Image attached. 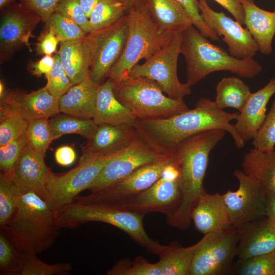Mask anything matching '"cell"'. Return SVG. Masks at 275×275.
Here are the masks:
<instances>
[{
    "label": "cell",
    "mask_w": 275,
    "mask_h": 275,
    "mask_svg": "<svg viewBox=\"0 0 275 275\" xmlns=\"http://www.w3.org/2000/svg\"><path fill=\"white\" fill-rule=\"evenodd\" d=\"M26 132L7 144L0 146L1 172L12 173L24 148L28 145Z\"/></svg>",
    "instance_id": "43"
},
{
    "label": "cell",
    "mask_w": 275,
    "mask_h": 275,
    "mask_svg": "<svg viewBox=\"0 0 275 275\" xmlns=\"http://www.w3.org/2000/svg\"><path fill=\"white\" fill-rule=\"evenodd\" d=\"M55 213L32 190L22 191L15 213L2 229L23 253L40 254L49 249L59 235Z\"/></svg>",
    "instance_id": "3"
},
{
    "label": "cell",
    "mask_w": 275,
    "mask_h": 275,
    "mask_svg": "<svg viewBox=\"0 0 275 275\" xmlns=\"http://www.w3.org/2000/svg\"><path fill=\"white\" fill-rule=\"evenodd\" d=\"M17 0H0V9L1 10L8 6L14 3Z\"/></svg>",
    "instance_id": "55"
},
{
    "label": "cell",
    "mask_w": 275,
    "mask_h": 275,
    "mask_svg": "<svg viewBox=\"0 0 275 275\" xmlns=\"http://www.w3.org/2000/svg\"><path fill=\"white\" fill-rule=\"evenodd\" d=\"M54 12L73 20L86 34L91 33L89 19L81 7L79 0H61Z\"/></svg>",
    "instance_id": "45"
},
{
    "label": "cell",
    "mask_w": 275,
    "mask_h": 275,
    "mask_svg": "<svg viewBox=\"0 0 275 275\" xmlns=\"http://www.w3.org/2000/svg\"><path fill=\"white\" fill-rule=\"evenodd\" d=\"M207 38L193 25L182 32L181 53L186 62V82L190 86L214 72L229 71L248 78L261 72L262 66L254 58L238 59Z\"/></svg>",
    "instance_id": "4"
},
{
    "label": "cell",
    "mask_w": 275,
    "mask_h": 275,
    "mask_svg": "<svg viewBox=\"0 0 275 275\" xmlns=\"http://www.w3.org/2000/svg\"><path fill=\"white\" fill-rule=\"evenodd\" d=\"M22 193V189L15 180L13 173L1 172V229L7 224L15 213Z\"/></svg>",
    "instance_id": "34"
},
{
    "label": "cell",
    "mask_w": 275,
    "mask_h": 275,
    "mask_svg": "<svg viewBox=\"0 0 275 275\" xmlns=\"http://www.w3.org/2000/svg\"><path fill=\"white\" fill-rule=\"evenodd\" d=\"M54 57V63L46 77L45 87L51 95L60 99L73 85L63 67L58 53L57 52Z\"/></svg>",
    "instance_id": "44"
},
{
    "label": "cell",
    "mask_w": 275,
    "mask_h": 275,
    "mask_svg": "<svg viewBox=\"0 0 275 275\" xmlns=\"http://www.w3.org/2000/svg\"><path fill=\"white\" fill-rule=\"evenodd\" d=\"M97 125H135L136 119L116 97L109 79L99 85L92 119Z\"/></svg>",
    "instance_id": "24"
},
{
    "label": "cell",
    "mask_w": 275,
    "mask_h": 275,
    "mask_svg": "<svg viewBox=\"0 0 275 275\" xmlns=\"http://www.w3.org/2000/svg\"><path fill=\"white\" fill-rule=\"evenodd\" d=\"M244 14V25L256 42L259 51L265 55L272 51L275 35V11L269 12L248 0H241Z\"/></svg>",
    "instance_id": "25"
},
{
    "label": "cell",
    "mask_w": 275,
    "mask_h": 275,
    "mask_svg": "<svg viewBox=\"0 0 275 275\" xmlns=\"http://www.w3.org/2000/svg\"><path fill=\"white\" fill-rule=\"evenodd\" d=\"M54 57L51 55L43 56L37 62L30 61L28 63V68L31 73L34 76L40 77L44 75L45 78L50 72L54 63Z\"/></svg>",
    "instance_id": "49"
},
{
    "label": "cell",
    "mask_w": 275,
    "mask_h": 275,
    "mask_svg": "<svg viewBox=\"0 0 275 275\" xmlns=\"http://www.w3.org/2000/svg\"><path fill=\"white\" fill-rule=\"evenodd\" d=\"M142 4L164 33H180L193 25L185 10L176 0H142Z\"/></svg>",
    "instance_id": "23"
},
{
    "label": "cell",
    "mask_w": 275,
    "mask_h": 275,
    "mask_svg": "<svg viewBox=\"0 0 275 275\" xmlns=\"http://www.w3.org/2000/svg\"><path fill=\"white\" fill-rule=\"evenodd\" d=\"M33 253H24L21 275H66L72 270L69 263H46Z\"/></svg>",
    "instance_id": "40"
},
{
    "label": "cell",
    "mask_w": 275,
    "mask_h": 275,
    "mask_svg": "<svg viewBox=\"0 0 275 275\" xmlns=\"http://www.w3.org/2000/svg\"><path fill=\"white\" fill-rule=\"evenodd\" d=\"M26 132L28 147L36 153L45 157L46 151L53 141L50 122L46 118L29 121Z\"/></svg>",
    "instance_id": "38"
},
{
    "label": "cell",
    "mask_w": 275,
    "mask_h": 275,
    "mask_svg": "<svg viewBox=\"0 0 275 275\" xmlns=\"http://www.w3.org/2000/svg\"><path fill=\"white\" fill-rule=\"evenodd\" d=\"M136 131V124L98 125L95 134L83 148L79 160L115 155L130 143Z\"/></svg>",
    "instance_id": "18"
},
{
    "label": "cell",
    "mask_w": 275,
    "mask_h": 275,
    "mask_svg": "<svg viewBox=\"0 0 275 275\" xmlns=\"http://www.w3.org/2000/svg\"><path fill=\"white\" fill-rule=\"evenodd\" d=\"M107 275H162L159 262H149L142 256L132 261L123 258L118 261L106 272Z\"/></svg>",
    "instance_id": "37"
},
{
    "label": "cell",
    "mask_w": 275,
    "mask_h": 275,
    "mask_svg": "<svg viewBox=\"0 0 275 275\" xmlns=\"http://www.w3.org/2000/svg\"><path fill=\"white\" fill-rule=\"evenodd\" d=\"M232 269L240 275H275V252L238 260Z\"/></svg>",
    "instance_id": "39"
},
{
    "label": "cell",
    "mask_w": 275,
    "mask_h": 275,
    "mask_svg": "<svg viewBox=\"0 0 275 275\" xmlns=\"http://www.w3.org/2000/svg\"><path fill=\"white\" fill-rule=\"evenodd\" d=\"M111 156L79 160L75 168L66 173H52L46 185L49 208L56 212L74 202L80 193L89 188Z\"/></svg>",
    "instance_id": "13"
},
{
    "label": "cell",
    "mask_w": 275,
    "mask_h": 275,
    "mask_svg": "<svg viewBox=\"0 0 275 275\" xmlns=\"http://www.w3.org/2000/svg\"><path fill=\"white\" fill-rule=\"evenodd\" d=\"M128 8L129 10L141 4L142 0H121Z\"/></svg>",
    "instance_id": "54"
},
{
    "label": "cell",
    "mask_w": 275,
    "mask_h": 275,
    "mask_svg": "<svg viewBox=\"0 0 275 275\" xmlns=\"http://www.w3.org/2000/svg\"><path fill=\"white\" fill-rule=\"evenodd\" d=\"M273 151L275 152V146L274 147Z\"/></svg>",
    "instance_id": "58"
},
{
    "label": "cell",
    "mask_w": 275,
    "mask_h": 275,
    "mask_svg": "<svg viewBox=\"0 0 275 275\" xmlns=\"http://www.w3.org/2000/svg\"><path fill=\"white\" fill-rule=\"evenodd\" d=\"M86 37L79 40L60 42V49L57 52L73 86L81 82L90 73L91 58Z\"/></svg>",
    "instance_id": "27"
},
{
    "label": "cell",
    "mask_w": 275,
    "mask_h": 275,
    "mask_svg": "<svg viewBox=\"0 0 275 275\" xmlns=\"http://www.w3.org/2000/svg\"><path fill=\"white\" fill-rule=\"evenodd\" d=\"M214 1L232 14L235 19L240 24L244 25V14L241 0Z\"/></svg>",
    "instance_id": "50"
},
{
    "label": "cell",
    "mask_w": 275,
    "mask_h": 275,
    "mask_svg": "<svg viewBox=\"0 0 275 275\" xmlns=\"http://www.w3.org/2000/svg\"><path fill=\"white\" fill-rule=\"evenodd\" d=\"M274 11H275V9H274Z\"/></svg>",
    "instance_id": "59"
},
{
    "label": "cell",
    "mask_w": 275,
    "mask_h": 275,
    "mask_svg": "<svg viewBox=\"0 0 275 275\" xmlns=\"http://www.w3.org/2000/svg\"><path fill=\"white\" fill-rule=\"evenodd\" d=\"M114 92L136 120L167 119L189 109L183 100L164 95L159 85L146 77L127 76L114 84Z\"/></svg>",
    "instance_id": "7"
},
{
    "label": "cell",
    "mask_w": 275,
    "mask_h": 275,
    "mask_svg": "<svg viewBox=\"0 0 275 275\" xmlns=\"http://www.w3.org/2000/svg\"><path fill=\"white\" fill-rule=\"evenodd\" d=\"M61 0H17L36 13L46 23Z\"/></svg>",
    "instance_id": "47"
},
{
    "label": "cell",
    "mask_w": 275,
    "mask_h": 275,
    "mask_svg": "<svg viewBox=\"0 0 275 275\" xmlns=\"http://www.w3.org/2000/svg\"><path fill=\"white\" fill-rule=\"evenodd\" d=\"M41 21L34 11L20 3H14L1 10V63L11 60L24 46L32 51L30 39Z\"/></svg>",
    "instance_id": "15"
},
{
    "label": "cell",
    "mask_w": 275,
    "mask_h": 275,
    "mask_svg": "<svg viewBox=\"0 0 275 275\" xmlns=\"http://www.w3.org/2000/svg\"><path fill=\"white\" fill-rule=\"evenodd\" d=\"M185 10L191 19L193 25L204 36L212 40H219L217 35L211 30L203 20L199 8L198 0H176Z\"/></svg>",
    "instance_id": "46"
},
{
    "label": "cell",
    "mask_w": 275,
    "mask_h": 275,
    "mask_svg": "<svg viewBox=\"0 0 275 275\" xmlns=\"http://www.w3.org/2000/svg\"><path fill=\"white\" fill-rule=\"evenodd\" d=\"M60 228L72 229L89 222L111 225L126 233L149 253L156 255L160 243L151 239L143 226L144 215L119 207L74 201L54 212Z\"/></svg>",
    "instance_id": "5"
},
{
    "label": "cell",
    "mask_w": 275,
    "mask_h": 275,
    "mask_svg": "<svg viewBox=\"0 0 275 275\" xmlns=\"http://www.w3.org/2000/svg\"><path fill=\"white\" fill-rule=\"evenodd\" d=\"M191 264L190 275H219L229 272L239 239L237 227L204 235Z\"/></svg>",
    "instance_id": "12"
},
{
    "label": "cell",
    "mask_w": 275,
    "mask_h": 275,
    "mask_svg": "<svg viewBox=\"0 0 275 275\" xmlns=\"http://www.w3.org/2000/svg\"><path fill=\"white\" fill-rule=\"evenodd\" d=\"M242 171L254 177L266 194H275V152L251 149L243 156Z\"/></svg>",
    "instance_id": "29"
},
{
    "label": "cell",
    "mask_w": 275,
    "mask_h": 275,
    "mask_svg": "<svg viewBox=\"0 0 275 275\" xmlns=\"http://www.w3.org/2000/svg\"><path fill=\"white\" fill-rule=\"evenodd\" d=\"M46 24L52 29L60 42L81 39L87 35L73 20L56 12Z\"/></svg>",
    "instance_id": "41"
},
{
    "label": "cell",
    "mask_w": 275,
    "mask_h": 275,
    "mask_svg": "<svg viewBox=\"0 0 275 275\" xmlns=\"http://www.w3.org/2000/svg\"><path fill=\"white\" fill-rule=\"evenodd\" d=\"M128 34L124 51L108 75L114 85L126 77L142 60L149 59L167 44L176 34L162 32L142 3L127 14Z\"/></svg>",
    "instance_id": "6"
},
{
    "label": "cell",
    "mask_w": 275,
    "mask_h": 275,
    "mask_svg": "<svg viewBox=\"0 0 275 275\" xmlns=\"http://www.w3.org/2000/svg\"><path fill=\"white\" fill-rule=\"evenodd\" d=\"M237 227L239 232L236 249L238 260L275 252V225L267 216Z\"/></svg>",
    "instance_id": "19"
},
{
    "label": "cell",
    "mask_w": 275,
    "mask_h": 275,
    "mask_svg": "<svg viewBox=\"0 0 275 275\" xmlns=\"http://www.w3.org/2000/svg\"><path fill=\"white\" fill-rule=\"evenodd\" d=\"M182 33L176 34L172 39L143 64L135 65L127 76L146 77L155 81L169 97L183 100L191 93V86L182 83L177 74V64L181 53Z\"/></svg>",
    "instance_id": "9"
},
{
    "label": "cell",
    "mask_w": 275,
    "mask_h": 275,
    "mask_svg": "<svg viewBox=\"0 0 275 275\" xmlns=\"http://www.w3.org/2000/svg\"><path fill=\"white\" fill-rule=\"evenodd\" d=\"M239 182L235 191L223 194L232 225L238 227L266 216L267 194L258 181L242 171L233 173Z\"/></svg>",
    "instance_id": "16"
},
{
    "label": "cell",
    "mask_w": 275,
    "mask_h": 275,
    "mask_svg": "<svg viewBox=\"0 0 275 275\" xmlns=\"http://www.w3.org/2000/svg\"><path fill=\"white\" fill-rule=\"evenodd\" d=\"M28 125L12 90L7 91L0 103V146L25 133Z\"/></svg>",
    "instance_id": "30"
},
{
    "label": "cell",
    "mask_w": 275,
    "mask_h": 275,
    "mask_svg": "<svg viewBox=\"0 0 275 275\" xmlns=\"http://www.w3.org/2000/svg\"><path fill=\"white\" fill-rule=\"evenodd\" d=\"M275 94V77L258 91L251 93L239 111L234 127L244 141L253 139L266 116V105Z\"/></svg>",
    "instance_id": "20"
},
{
    "label": "cell",
    "mask_w": 275,
    "mask_h": 275,
    "mask_svg": "<svg viewBox=\"0 0 275 275\" xmlns=\"http://www.w3.org/2000/svg\"><path fill=\"white\" fill-rule=\"evenodd\" d=\"M226 131L217 129L200 132L184 139L176 146L174 152L180 170L181 200L177 210L167 217L172 227L182 230L189 228L193 211L205 190L203 181L209 154L224 138Z\"/></svg>",
    "instance_id": "1"
},
{
    "label": "cell",
    "mask_w": 275,
    "mask_h": 275,
    "mask_svg": "<svg viewBox=\"0 0 275 275\" xmlns=\"http://www.w3.org/2000/svg\"><path fill=\"white\" fill-rule=\"evenodd\" d=\"M198 1L203 20L219 37L223 36L222 40L228 46L229 54L240 60L253 58L259 49L248 29L224 12L212 10L206 1Z\"/></svg>",
    "instance_id": "17"
},
{
    "label": "cell",
    "mask_w": 275,
    "mask_h": 275,
    "mask_svg": "<svg viewBox=\"0 0 275 275\" xmlns=\"http://www.w3.org/2000/svg\"><path fill=\"white\" fill-rule=\"evenodd\" d=\"M7 91L5 88L4 84L2 80L0 81V99H2L4 97Z\"/></svg>",
    "instance_id": "56"
},
{
    "label": "cell",
    "mask_w": 275,
    "mask_h": 275,
    "mask_svg": "<svg viewBox=\"0 0 275 275\" xmlns=\"http://www.w3.org/2000/svg\"><path fill=\"white\" fill-rule=\"evenodd\" d=\"M249 1L251 2H253L254 3V0H248Z\"/></svg>",
    "instance_id": "57"
},
{
    "label": "cell",
    "mask_w": 275,
    "mask_h": 275,
    "mask_svg": "<svg viewBox=\"0 0 275 275\" xmlns=\"http://www.w3.org/2000/svg\"><path fill=\"white\" fill-rule=\"evenodd\" d=\"M56 161L59 165L67 167L73 163L76 158L74 150L70 146H63L58 148L54 153Z\"/></svg>",
    "instance_id": "51"
},
{
    "label": "cell",
    "mask_w": 275,
    "mask_h": 275,
    "mask_svg": "<svg viewBox=\"0 0 275 275\" xmlns=\"http://www.w3.org/2000/svg\"><path fill=\"white\" fill-rule=\"evenodd\" d=\"M136 134L130 143L113 155L103 166L89 186L91 193L106 188L146 164L164 159L174 154L157 144L138 126Z\"/></svg>",
    "instance_id": "8"
},
{
    "label": "cell",
    "mask_w": 275,
    "mask_h": 275,
    "mask_svg": "<svg viewBox=\"0 0 275 275\" xmlns=\"http://www.w3.org/2000/svg\"><path fill=\"white\" fill-rule=\"evenodd\" d=\"M127 6L121 0H100L89 17L91 32L106 28L126 15Z\"/></svg>",
    "instance_id": "35"
},
{
    "label": "cell",
    "mask_w": 275,
    "mask_h": 275,
    "mask_svg": "<svg viewBox=\"0 0 275 275\" xmlns=\"http://www.w3.org/2000/svg\"><path fill=\"white\" fill-rule=\"evenodd\" d=\"M215 90L214 102L218 107L222 109L232 107L239 112L251 93L249 87L235 76L223 78L217 83Z\"/></svg>",
    "instance_id": "32"
},
{
    "label": "cell",
    "mask_w": 275,
    "mask_h": 275,
    "mask_svg": "<svg viewBox=\"0 0 275 275\" xmlns=\"http://www.w3.org/2000/svg\"><path fill=\"white\" fill-rule=\"evenodd\" d=\"M100 0H79L81 7L89 19L91 13Z\"/></svg>",
    "instance_id": "53"
},
{
    "label": "cell",
    "mask_w": 275,
    "mask_h": 275,
    "mask_svg": "<svg viewBox=\"0 0 275 275\" xmlns=\"http://www.w3.org/2000/svg\"><path fill=\"white\" fill-rule=\"evenodd\" d=\"M238 115V113H230L219 108L209 98L200 97L193 109L167 119L136 120V125L160 146L171 152L184 139L217 129L228 131L235 146L241 148L245 142L230 123Z\"/></svg>",
    "instance_id": "2"
},
{
    "label": "cell",
    "mask_w": 275,
    "mask_h": 275,
    "mask_svg": "<svg viewBox=\"0 0 275 275\" xmlns=\"http://www.w3.org/2000/svg\"><path fill=\"white\" fill-rule=\"evenodd\" d=\"M254 148L264 152L273 151L275 146V99L265 119L253 139Z\"/></svg>",
    "instance_id": "42"
},
{
    "label": "cell",
    "mask_w": 275,
    "mask_h": 275,
    "mask_svg": "<svg viewBox=\"0 0 275 275\" xmlns=\"http://www.w3.org/2000/svg\"><path fill=\"white\" fill-rule=\"evenodd\" d=\"M128 34L127 14L113 24L86 35L91 62L90 77L101 85L122 56Z\"/></svg>",
    "instance_id": "11"
},
{
    "label": "cell",
    "mask_w": 275,
    "mask_h": 275,
    "mask_svg": "<svg viewBox=\"0 0 275 275\" xmlns=\"http://www.w3.org/2000/svg\"><path fill=\"white\" fill-rule=\"evenodd\" d=\"M23 118L27 121L46 118L60 113L59 99L51 95L46 87L29 93L12 90Z\"/></svg>",
    "instance_id": "28"
},
{
    "label": "cell",
    "mask_w": 275,
    "mask_h": 275,
    "mask_svg": "<svg viewBox=\"0 0 275 275\" xmlns=\"http://www.w3.org/2000/svg\"><path fill=\"white\" fill-rule=\"evenodd\" d=\"M267 207L266 216L275 225V194H266Z\"/></svg>",
    "instance_id": "52"
},
{
    "label": "cell",
    "mask_w": 275,
    "mask_h": 275,
    "mask_svg": "<svg viewBox=\"0 0 275 275\" xmlns=\"http://www.w3.org/2000/svg\"><path fill=\"white\" fill-rule=\"evenodd\" d=\"M203 240L202 238L188 247H182L174 242L168 245L160 244L156 255L159 258L162 275H190L194 254Z\"/></svg>",
    "instance_id": "31"
},
{
    "label": "cell",
    "mask_w": 275,
    "mask_h": 275,
    "mask_svg": "<svg viewBox=\"0 0 275 275\" xmlns=\"http://www.w3.org/2000/svg\"><path fill=\"white\" fill-rule=\"evenodd\" d=\"M99 85L89 75L80 83L73 86L59 99L61 112L77 117L93 119Z\"/></svg>",
    "instance_id": "26"
},
{
    "label": "cell",
    "mask_w": 275,
    "mask_h": 275,
    "mask_svg": "<svg viewBox=\"0 0 275 275\" xmlns=\"http://www.w3.org/2000/svg\"><path fill=\"white\" fill-rule=\"evenodd\" d=\"M60 41L52 29L46 25L45 31L40 35L36 43L35 50L38 55H51L56 52Z\"/></svg>",
    "instance_id": "48"
},
{
    "label": "cell",
    "mask_w": 275,
    "mask_h": 275,
    "mask_svg": "<svg viewBox=\"0 0 275 275\" xmlns=\"http://www.w3.org/2000/svg\"><path fill=\"white\" fill-rule=\"evenodd\" d=\"M180 177L177 158L176 161L168 166L162 176L150 187L117 207L144 216L148 213L155 212L163 213L166 217L170 216L177 210L181 202Z\"/></svg>",
    "instance_id": "14"
},
{
    "label": "cell",
    "mask_w": 275,
    "mask_h": 275,
    "mask_svg": "<svg viewBox=\"0 0 275 275\" xmlns=\"http://www.w3.org/2000/svg\"><path fill=\"white\" fill-rule=\"evenodd\" d=\"M195 229L202 234L221 231L233 226L223 195L204 190L193 214Z\"/></svg>",
    "instance_id": "21"
},
{
    "label": "cell",
    "mask_w": 275,
    "mask_h": 275,
    "mask_svg": "<svg viewBox=\"0 0 275 275\" xmlns=\"http://www.w3.org/2000/svg\"><path fill=\"white\" fill-rule=\"evenodd\" d=\"M24 253L15 245L7 233L0 231V274L21 275Z\"/></svg>",
    "instance_id": "36"
},
{
    "label": "cell",
    "mask_w": 275,
    "mask_h": 275,
    "mask_svg": "<svg viewBox=\"0 0 275 275\" xmlns=\"http://www.w3.org/2000/svg\"><path fill=\"white\" fill-rule=\"evenodd\" d=\"M52 172L47 167L44 157L25 147L14 169L13 175L22 191L32 190L46 202L47 182Z\"/></svg>",
    "instance_id": "22"
},
{
    "label": "cell",
    "mask_w": 275,
    "mask_h": 275,
    "mask_svg": "<svg viewBox=\"0 0 275 275\" xmlns=\"http://www.w3.org/2000/svg\"><path fill=\"white\" fill-rule=\"evenodd\" d=\"M49 122L53 140L67 134H78L88 140L93 137L98 127L92 119L69 115H59Z\"/></svg>",
    "instance_id": "33"
},
{
    "label": "cell",
    "mask_w": 275,
    "mask_h": 275,
    "mask_svg": "<svg viewBox=\"0 0 275 275\" xmlns=\"http://www.w3.org/2000/svg\"><path fill=\"white\" fill-rule=\"evenodd\" d=\"M176 160L174 153L164 159L136 169L103 190L85 197L78 196L75 200L85 204L119 206L150 187L162 176L165 169Z\"/></svg>",
    "instance_id": "10"
}]
</instances>
